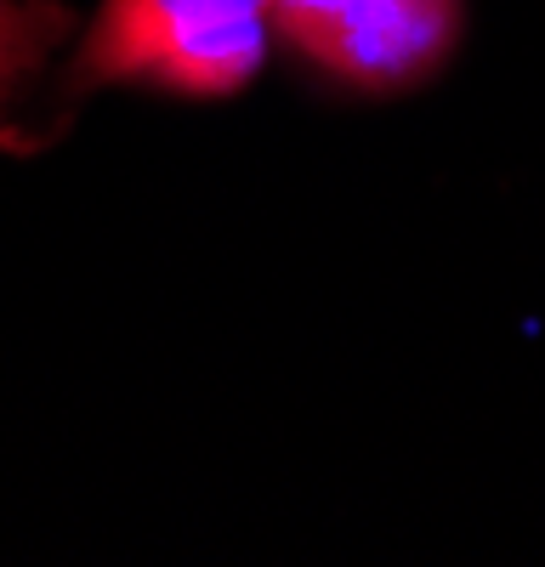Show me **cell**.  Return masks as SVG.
I'll list each match as a JSON object with an SVG mask.
<instances>
[{"mask_svg": "<svg viewBox=\"0 0 545 567\" xmlns=\"http://www.w3.org/2000/svg\"><path fill=\"white\" fill-rule=\"evenodd\" d=\"M272 0H103L80 52V85L148 80L227 97L267 58Z\"/></svg>", "mask_w": 545, "mask_h": 567, "instance_id": "obj_1", "label": "cell"}, {"mask_svg": "<svg viewBox=\"0 0 545 567\" xmlns=\"http://www.w3.org/2000/svg\"><path fill=\"white\" fill-rule=\"evenodd\" d=\"M454 23V0H272V29L358 91L426 80L449 58Z\"/></svg>", "mask_w": 545, "mask_h": 567, "instance_id": "obj_2", "label": "cell"}, {"mask_svg": "<svg viewBox=\"0 0 545 567\" xmlns=\"http://www.w3.org/2000/svg\"><path fill=\"white\" fill-rule=\"evenodd\" d=\"M69 18L63 7H34V0H0V114L23 91V80L52 58Z\"/></svg>", "mask_w": 545, "mask_h": 567, "instance_id": "obj_3", "label": "cell"}]
</instances>
